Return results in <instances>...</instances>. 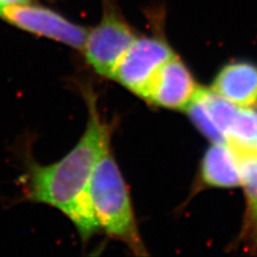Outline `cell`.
I'll return each mask as SVG.
<instances>
[{"instance_id":"277c9868","label":"cell","mask_w":257,"mask_h":257,"mask_svg":"<svg viewBox=\"0 0 257 257\" xmlns=\"http://www.w3.org/2000/svg\"><path fill=\"white\" fill-rule=\"evenodd\" d=\"M0 18L24 31L54 40L78 51L84 50L88 30L46 7L16 3L4 7Z\"/></svg>"},{"instance_id":"52a82bcc","label":"cell","mask_w":257,"mask_h":257,"mask_svg":"<svg viewBox=\"0 0 257 257\" xmlns=\"http://www.w3.org/2000/svg\"><path fill=\"white\" fill-rule=\"evenodd\" d=\"M211 90L235 105H252L257 101V66L247 61L226 64L215 76Z\"/></svg>"},{"instance_id":"ba28073f","label":"cell","mask_w":257,"mask_h":257,"mask_svg":"<svg viewBox=\"0 0 257 257\" xmlns=\"http://www.w3.org/2000/svg\"><path fill=\"white\" fill-rule=\"evenodd\" d=\"M200 178L209 187L234 188L239 186L238 159L229 145L214 143L207 150L200 165Z\"/></svg>"},{"instance_id":"6da1fadb","label":"cell","mask_w":257,"mask_h":257,"mask_svg":"<svg viewBox=\"0 0 257 257\" xmlns=\"http://www.w3.org/2000/svg\"><path fill=\"white\" fill-rule=\"evenodd\" d=\"M87 103L86 131L73 149L50 165L32 163L26 177L27 198L58 209L84 240L100 230L89 188L96 163L110 147V127L101 119L94 99H88Z\"/></svg>"},{"instance_id":"3957f363","label":"cell","mask_w":257,"mask_h":257,"mask_svg":"<svg viewBox=\"0 0 257 257\" xmlns=\"http://www.w3.org/2000/svg\"><path fill=\"white\" fill-rule=\"evenodd\" d=\"M102 19L94 28L88 30L83 52L96 73L111 78L119 60L138 36L116 0H102Z\"/></svg>"},{"instance_id":"8992f818","label":"cell","mask_w":257,"mask_h":257,"mask_svg":"<svg viewBox=\"0 0 257 257\" xmlns=\"http://www.w3.org/2000/svg\"><path fill=\"white\" fill-rule=\"evenodd\" d=\"M198 89L191 72L178 56L162 64L141 98L168 109H186Z\"/></svg>"},{"instance_id":"5b68a950","label":"cell","mask_w":257,"mask_h":257,"mask_svg":"<svg viewBox=\"0 0 257 257\" xmlns=\"http://www.w3.org/2000/svg\"><path fill=\"white\" fill-rule=\"evenodd\" d=\"M174 56L162 35L138 36L119 60L111 78L142 96L156 72Z\"/></svg>"},{"instance_id":"7a4b0ae2","label":"cell","mask_w":257,"mask_h":257,"mask_svg":"<svg viewBox=\"0 0 257 257\" xmlns=\"http://www.w3.org/2000/svg\"><path fill=\"white\" fill-rule=\"evenodd\" d=\"M89 194L100 229L125 244L134 255H147L135 219L130 192L110 147L95 165Z\"/></svg>"},{"instance_id":"9c48e42d","label":"cell","mask_w":257,"mask_h":257,"mask_svg":"<svg viewBox=\"0 0 257 257\" xmlns=\"http://www.w3.org/2000/svg\"><path fill=\"white\" fill-rule=\"evenodd\" d=\"M27 2H31V0H0V11L4 7L11 5V4H16V3H27Z\"/></svg>"}]
</instances>
